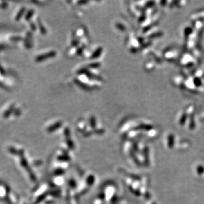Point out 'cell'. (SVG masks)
Returning a JSON list of instances; mask_svg holds the SVG:
<instances>
[{"label":"cell","mask_w":204,"mask_h":204,"mask_svg":"<svg viewBox=\"0 0 204 204\" xmlns=\"http://www.w3.org/2000/svg\"><path fill=\"white\" fill-rule=\"evenodd\" d=\"M101 52H102V49H101V48H99L98 49H97V50H96V52H95L94 53V54H93V56H92V59L98 57L100 55Z\"/></svg>","instance_id":"obj_5"},{"label":"cell","mask_w":204,"mask_h":204,"mask_svg":"<svg viewBox=\"0 0 204 204\" xmlns=\"http://www.w3.org/2000/svg\"><path fill=\"white\" fill-rule=\"evenodd\" d=\"M34 10L31 9V10H28L25 15V19L27 21H30L31 19V18L33 17V16L34 15Z\"/></svg>","instance_id":"obj_4"},{"label":"cell","mask_w":204,"mask_h":204,"mask_svg":"<svg viewBox=\"0 0 204 204\" xmlns=\"http://www.w3.org/2000/svg\"><path fill=\"white\" fill-rule=\"evenodd\" d=\"M25 11H26V8H25L24 7L22 8L19 10V11L17 13V15L15 16V19L16 21H20V19L22 18V17L23 15H24Z\"/></svg>","instance_id":"obj_2"},{"label":"cell","mask_w":204,"mask_h":204,"mask_svg":"<svg viewBox=\"0 0 204 204\" xmlns=\"http://www.w3.org/2000/svg\"><path fill=\"white\" fill-rule=\"evenodd\" d=\"M14 105H12L9 108H8L3 113V117L5 118H8L9 116H10V115L12 113V112L14 111Z\"/></svg>","instance_id":"obj_3"},{"label":"cell","mask_w":204,"mask_h":204,"mask_svg":"<svg viewBox=\"0 0 204 204\" xmlns=\"http://www.w3.org/2000/svg\"><path fill=\"white\" fill-rule=\"evenodd\" d=\"M1 5H1V6H2V8H3V9L6 8L8 6V4H7L6 2H3Z\"/></svg>","instance_id":"obj_8"},{"label":"cell","mask_w":204,"mask_h":204,"mask_svg":"<svg viewBox=\"0 0 204 204\" xmlns=\"http://www.w3.org/2000/svg\"><path fill=\"white\" fill-rule=\"evenodd\" d=\"M39 28L41 32V33L43 34H45L46 33V30H45V28H44V27L42 26L41 24H40V22H39Z\"/></svg>","instance_id":"obj_6"},{"label":"cell","mask_w":204,"mask_h":204,"mask_svg":"<svg viewBox=\"0 0 204 204\" xmlns=\"http://www.w3.org/2000/svg\"><path fill=\"white\" fill-rule=\"evenodd\" d=\"M30 26H31V29H32V30H33L34 31L36 30V26H35V25L33 23L31 24H30Z\"/></svg>","instance_id":"obj_7"},{"label":"cell","mask_w":204,"mask_h":204,"mask_svg":"<svg viewBox=\"0 0 204 204\" xmlns=\"http://www.w3.org/2000/svg\"><path fill=\"white\" fill-rule=\"evenodd\" d=\"M56 55V52H50L47 53L46 54H43L41 55H39L38 56H37L35 59V61L37 62H41L43 61L44 60H47L48 58H50V57H53Z\"/></svg>","instance_id":"obj_1"}]
</instances>
